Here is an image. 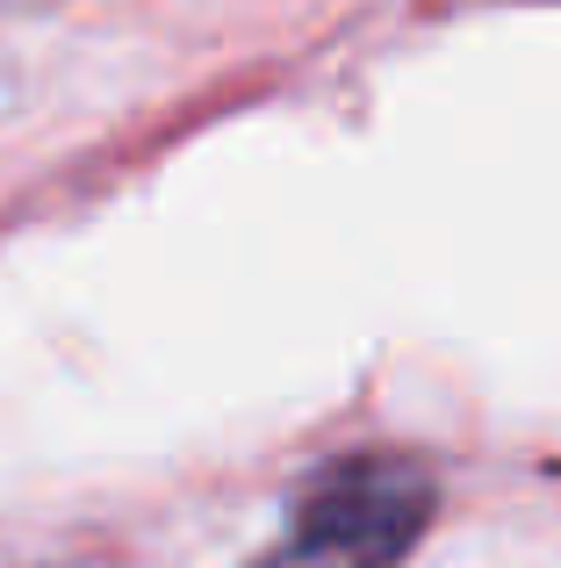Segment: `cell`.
Instances as JSON below:
<instances>
[{"mask_svg": "<svg viewBox=\"0 0 561 568\" xmlns=\"http://www.w3.org/2000/svg\"><path fill=\"white\" fill-rule=\"evenodd\" d=\"M432 475L404 454H346L288 504L280 547L259 568H396L432 526Z\"/></svg>", "mask_w": 561, "mask_h": 568, "instance_id": "6da1fadb", "label": "cell"}, {"mask_svg": "<svg viewBox=\"0 0 561 568\" xmlns=\"http://www.w3.org/2000/svg\"><path fill=\"white\" fill-rule=\"evenodd\" d=\"M43 8H58V0H0V14H43Z\"/></svg>", "mask_w": 561, "mask_h": 568, "instance_id": "7a4b0ae2", "label": "cell"}]
</instances>
